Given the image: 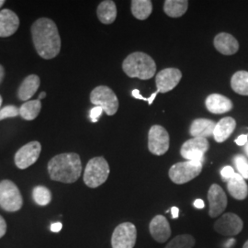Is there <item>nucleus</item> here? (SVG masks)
<instances>
[{"mask_svg":"<svg viewBox=\"0 0 248 248\" xmlns=\"http://www.w3.org/2000/svg\"><path fill=\"white\" fill-rule=\"evenodd\" d=\"M32 42L38 54L46 60L56 57L61 51L58 28L51 18H40L31 28Z\"/></svg>","mask_w":248,"mask_h":248,"instance_id":"1","label":"nucleus"},{"mask_svg":"<svg viewBox=\"0 0 248 248\" xmlns=\"http://www.w3.org/2000/svg\"><path fill=\"white\" fill-rule=\"evenodd\" d=\"M48 173L53 181L65 184L75 183L82 173L79 155L63 153L53 156L48 163Z\"/></svg>","mask_w":248,"mask_h":248,"instance_id":"2","label":"nucleus"},{"mask_svg":"<svg viewBox=\"0 0 248 248\" xmlns=\"http://www.w3.org/2000/svg\"><path fill=\"white\" fill-rule=\"evenodd\" d=\"M123 70L129 78L148 80L155 75L156 64L150 55L142 52H135L124 59Z\"/></svg>","mask_w":248,"mask_h":248,"instance_id":"3","label":"nucleus"},{"mask_svg":"<svg viewBox=\"0 0 248 248\" xmlns=\"http://www.w3.org/2000/svg\"><path fill=\"white\" fill-rule=\"evenodd\" d=\"M109 171V166L104 157H94L87 164L84 172V182L89 187L96 188L106 182Z\"/></svg>","mask_w":248,"mask_h":248,"instance_id":"4","label":"nucleus"},{"mask_svg":"<svg viewBox=\"0 0 248 248\" xmlns=\"http://www.w3.org/2000/svg\"><path fill=\"white\" fill-rule=\"evenodd\" d=\"M23 206V199L17 185L9 179L0 182V207L9 213L19 211Z\"/></svg>","mask_w":248,"mask_h":248,"instance_id":"5","label":"nucleus"},{"mask_svg":"<svg viewBox=\"0 0 248 248\" xmlns=\"http://www.w3.org/2000/svg\"><path fill=\"white\" fill-rule=\"evenodd\" d=\"M202 171V163L198 161H184L173 165L169 171V178L177 185L191 181Z\"/></svg>","mask_w":248,"mask_h":248,"instance_id":"6","label":"nucleus"},{"mask_svg":"<svg viewBox=\"0 0 248 248\" xmlns=\"http://www.w3.org/2000/svg\"><path fill=\"white\" fill-rule=\"evenodd\" d=\"M90 101L101 107L108 116H113L119 109V99L113 90L107 86H98L90 93Z\"/></svg>","mask_w":248,"mask_h":248,"instance_id":"7","label":"nucleus"},{"mask_svg":"<svg viewBox=\"0 0 248 248\" xmlns=\"http://www.w3.org/2000/svg\"><path fill=\"white\" fill-rule=\"evenodd\" d=\"M137 239V230L132 222H124L116 227L111 236L112 248H133Z\"/></svg>","mask_w":248,"mask_h":248,"instance_id":"8","label":"nucleus"},{"mask_svg":"<svg viewBox=\"0 0 248 248\" xmlns=\"http://www.w3.org/2000/svg\"><path fill=\"white\" fill-rule=\"evenodd\" d=\"M169 134L168 131L160 125L151 127L148 133V149L153 155H163L169 149Z\"/></svg>","mask_w":248,"mask_h":248,"instance_id":"9","label":"nucleus"},{"mask_svg":"<svg viewBox=\"0 0 248 248\" xmlns=\"http://www.w3.org/2000/svg\"><path fill=\"white\" fill-rule=\"evenodd\" d=\"M42 152V144L37 141L30 142L18 149L14 161L19 169H26L35 164Z\"/></svg>","mask_w":248,"mask_h":248,"instance_id":"10","label":"nucleus"},{"mask_svg":"<svg viewBox=\"0 0 248 248\" xmlns=\"http://www.w3.org/2000/svg\"><path fill=\"white\" fill-rule=\"evenodd\" d=\"M209 149V142L205 138H191L183 143L180 155L187 161L203 163L204 155Z\"/></svg>","mask_w":248,"mask_h":248,"instance_id":"11","label":"nucleus"},{"mask_svg":"<svg viewBox=\"0 0 248 248\" xmlns=\"http://www.w3.org/2000/svg\"><path fill=\"white\" fill-rule=\"evenodd\" d=\"M244 222L238 215L228 213L223 214L214 223V230L224 236H234L243 230Z\"/></svg>","mask_w":248,"mask_h":248,"instance_id":"12","label":"nucleus"},{"mask_svg":"<svg viewBox=\"0 0 248 248\" xmlns=\"http://www.w3.org/2000/svg\"><path fill=\"white\" fill-rule=\"evenodd\" d=\"M208 201L210 203L209 214L212 218L220 216L227 207V197L221 186L213 184L208 191Z\"/></svg>","mask_w":248,"mask_h":248,"instance_id":"13","label":"nucleus"},{"mask_svg":"<svg viewBox=\"0 0 248 248\" xmlns=\"http://www.w3.org/2000/svg\"><path fill=\"white\" fill-rule=\"evenodd\" d=\"M182 78V73L177 68H166L155 77V85L159 93H168L175 89Z\"/></svg>","mask_w":248,"mask_h":248,"instance_id":"14","label":"nucleus"},{"mask_svg":"<svg viewBox=\"0 0 248 248\" xmlns=\"http://www.w3.org/2000/svg\"><path fill=\"white\" fill-rule=\"evenodd\" d=\"M149 231L153 239L158 243H166L170 238L171 228L169 221L163 215H156L152 219Z\"/></svg>","mask_w":248,"mask_h":248,"instance_id":"15","label":"nucleus"},{"mask_svg":"<svg viewBox=\"0 0 248 248\" xmlns=\"http://www.w3.org/2000/svg\"><path fill=\"white\" fill-rule=\"evenodd\" d=\"M19 27L18 15L10 9L0 11V38H8L13 35Z\"/></svg>","mask_w":248,"mask_h":248,"instance_id":"16","label":"nucleus"},{"mask_svg":"<svg viewBox=\"0 0 248 248\" xmlns=\"http://www.w3.org/2000/svg\"><path fill=\"white\" fill-rule=\"evenodd\" d=\"M213 45L219 53L224 55H232L239 50L238 41L232 34L226 32L217 34L214 38Z\"/></svg>","mask_w":248,"mask_h":248,"instance_id":"17","label":"nucleus"},{"mask_svg":"<svg viewBox=\"0 0 248 248\" xmlns=\"http://www.w3.org/2000/svg\"><path fill=\"white\" fill-rule=\"evenodd\" d=\"M205 105L207 109L213 114H223L232 108L230 98L221 94H212L206 98Z\"/></svg>","mask_w":248,"mask_h":248,"instance_id":"18","label":"nucleus"},{"mask_svg":"<svg viewBox=\"0 0 248 248\" xmlns=\"http://www.w3.org/2000/svg\"><path fill=\"white\" fill-rule=\"evenodd\" d=\"M216 124L208 119H196L189 128V133L193 138H209L213 136Z\"/></svg>","mask_w":248,"mask_h":248,"instance_id":"19","label":"nucleus"},{"mask_svg":"<svg viewBox=\"0 0 248 248\" xmlns=\"http://www.w3.org/2000/svg\"><path fill=\"white\" fill-rule=\"evenodd\" d=\"M41 79L37 75H30L22 81L18 89V98L21 101H29L40 88Z\"/></svg>","mask_w":248,"mask_h":248,"instance_id":"20","label":"nucleus"},{"mask_svg":"<svg viewBox=\"0 0 248 248\" xmlns=\"http://www.w3.org/2000/svg\"><path fill=\"white\" fill-rule=\"evenodd\" d=\"M236 127V122L232 117H225L219 121L214 128L213 137L217 142H223L226 141L233 133Z\"/></svg>","mask_w":248,"mask_h":248,"instance_id":"21","label":"nucleus"},{"mask_svg":"<svg viewBox=\"0 0 248 248\" xmlns=\"http://www.w3.org/2000/svg\"><path fill=\"white\" fill-rule=\"evenodd\" d=\"M227 189L230 195L235 200L243 201L248 198V184L246 182V179L238 173H235L233 177L227 182Z\"/></svg>","mask_w":248,"mask_h":248,"instance_id":"22","label":"nucleus"},{"mask_svg":"<svg viewBox=\"0 0 248 248\" xmlns=\"http://www.w3.org/2000/svg\"><path fill=\"white\" fill-rule=\"evenodd\" d=\"M98 19L103 24H111L117 18V7L114 1L105 0L98 5L97 9Z\"/></svg>","mask_w":248,"mask_h":248,"instance_id":"23","label":"nucleus"},{"mask_svg":"<svg viewBox=\"0 0 248 248\" xmlns=\"http://www.w3.org/2000/svg\"><path fill=\"white\" fill-rule=\"evenodd\" d=\"M188 8L186 0H166L164 4L165 13L171 18H179L183 16Z\"/></svg>","mask_w":248,"mask_h":248,"instance_id":"24","label":"nucleus"},{"mask_svg":"<svg viewBox=\"0 0 248 248\" xmlns=\"http://www.w3.org/2000/svg\"><path fill=\"white\" fill-rule=\"evenodd\" d=\"M42 109V102L39 99L29 100L19 108V115L26 121H33L39 116Z\"/></svg>","mask_w":248,"mask_h":248,"instance_id":"25","label":"nucleus"},{"mask_svg":"<svg viewBox=\"0 0 248 248\" xmlns=\"http://www.w3.org/2000/svg\"><path fill=\"white\" fill-rule=\"evenodd\" d=\"M132 14L139 20H144L150 16L153 11V4L150 0L132 1Z\"/></svg>","mask_w":248,"mask_h":248,"instance_id":"26","label":"nucleus"},{"mask_svg":"<svg viewBox=\"0 0 248 248\" xmlns=\"http://www.w3.org/2000/svg\"><path fill=\"white\" fill-rule=\"evenodd\" d=\"M232 90L242 96H248V72H236L231 79Z\"/></svg>","mask_w":248,"mask_h":248,"instance_id":"27","label":"nucleus"},{"mask_svg":"<svg viewBox=\"0 0 248 248\" xmlns=\"http://www.w3.org/2000/svg\"><path fill=\"white\" fill-rule=\"evenodd\" d=\"M32 198L36 204L46 206L52 202V192L45 186H37L32 190Z\"/></svg>","mask_w":248,"mask_h":248,"instance_id":"28","label":"nucleus"},{"mask_svg":"<svg viewBox=\"0 0 248 248\" xmlns=\"http://www.w3.org/2000/svg\"><path fill=\"white\" fill-rule=\"evenodd\" d=\"M195 238L190 234H180L171 240L166 248H193Z\"/></svg>","mask_w":248,"mask_h":248,"instance_id":"29","label":"nucleus"},{"mask_svg":"<svg viewBox=\"0 0 248 248\" xmlns=\"http://www.w3.org/2000/svg\"><path fill=\"white\" fill-rule=\"evenodd\" d=\"M234 165L238 171V174L244 177L245 179H248V159L243 155H237L234 156Z\"/></svg>","mask_w":248,"mask_h":248,"instance_id":"30","label":"nucleus"},{"mask_svg":"<svg viewBox=\"0 0 248 248\" xmlns=\"http://www.w3.org/2000/svg\"><path fill=\"white\" fill-rule=\"evenodd\" d=\"M19 115V108L15 105H8L0 109V122L8 118H15Z\"/></svg>","mask_w":248,"mask_h":248,"instance_id":"31","label":"nucleus"},{"mask_svg":"<svg viewBox=\"0 0 248 248\" xmlns=\"http://www.w3.org/2000/svg\"><path fill=\"white\" fill-rule=\"evenodd\" d=\"M103 111H104L103 108L99 106H95L93 108H91L90 112H89V118H90L91 122L98 123V118L101 116Z\"/></svg>","mask_w":248,"mask_h":248,"instance_id":"32","label":"nucleus"},{"mask_svg":"<svg viewBox=\"0 0 248 248\" xmlns=\"http://www.w3.org/2000/svg\"><path fill=\"white\" fill-rule=\"evenodd\" d=\"M235 174L233 169L230 166H226L221 170V176H222L223 181L228 182L232 177H233V175Z\"/></svg>","mask_w":248,"mask_h":248,"instance_id":"33","label":"nucleus"},{"mask_svg":"<svg viewBox=\"0 0 248 248\" xmlns=\"http://www.w3.org/2000/svg\"><path fill=\"white\" fill-rule=\"evenodd\" d=\"M7 222L5 219L0 215V238H2L7 232Z\"/></svg>","mask_w":248,"mask_h":248,"instance_id":"34","label":"nucleus"},{"mask_svg":"<svg viewBox=\"0 0 248 248\" xmlns=\"http://www.w3.org/2000/svg\"><path fill=\"white\" fill-rule=\"evenodd\" d=\"M248 135L247 134H242V135H240L239 137L237 138V139H235V143L237 144V145H239V146H244V145H246L247 144V142H248Z\"/></svg>","mask_w":248,"mask_h":248,"instance_id":"35","label":"nucleus"},{"mask_svg":"<svg viewBox=\"0 0 248 248\" xmlns=\"http://www.w3.org/2000/svg\"><path fill=\"white\" fill-rule=\"evenodd\" d=\"M132 95H133V97H134L135 98H138V99H142V100H144V101H149V98H143L142 95L140 94V91L138 90V89H133V91H132Z\"/></svg>","mask_w":248,"mask_h":248,"instance_id":"36","label":"nucleus"},{"mask_svg":"<svg viewBox=\"0 0 248 248\" xmlns=\"http://www.w3.org/2000/svg\"><path fill=\"white\" fill-rule=\"evenodd\" d=\"M62 225L61 222H54L51 226V231L53 232H59L62 230Z\"/></svg>","mask_w":248,"mask_h":248,"instance_id":"37","label":"nucleus"},{"mask_svg":"<svg viewBox=\"0 0 248 248\" xmlns=\"http://www.w3.org/2000/svg\"><path fill=\"white\" fill-rule=\"evenodd\" d=\"M193 205H194V207L197 208V209H203L205 203H204V202L202 200L198 199V200H196L195 202H194Z\"/></svg>","mask_w":248,"mask_h":248,"instance_id":"38","label":"nucleus"},{"mask_svg":"<svg viewBox=\"0 0 248 248\" xmlns=\"http://www.w3.org/2000/svg\"><path fill=\"white\" fill-rule=\"evenodd\" d=\"M171 213H172L173 219H177V218H178V214H179L178 208H177V207H172V208H171Z\"/></svg>","mask_w":248,"mask_h":248,"instance_id":"39","label":"nucleus"},{"mask_svg":"<svg viewBox=\"0 0 248 248\" xmlns=\"http://www.w3.org/2000/svg\"><path fill=\"white\" fill-rule=\"evenodd\" d=\"M4 78H5V69H4L3 65L0 64V85H1L2 81L4 80Z\"/></svg>","mask_w":248,"mask_h":248,"instance_id":"40","label":"nucleus"},{"mask_svg":"<svg viewBox=\"0 0 248 248\" xmlns=\"http://www.w3.org/2000/svg\"><path fill=\"white\" fill-rule=\"evenodd\" d=\"M159 92L156 90L155 93H153L152 95H151L150 98H149V101H148V104L149 105H152V103H153V101L155 99V98H156V96H157V94H158Z\"/></svg>","mask_w":248,"mask_h":248,"instance_id":"41","label":"nucleus"},{"mask_svg":"<svg viewBox=\"0 0 248 248\" xmlns=\"http://www.w3.org/2000/svg\"><path fill=\"white\" fill-rule=\"evenodd\" d=\"M234 243H235V240L232 239L229 240V241H227L226 243H225V245H224V248H230L232 247V245H234Z\"/></svg>","mask_w":248,"mask_h":248,"instance_id":"42","label":"nucleus"},{"mask_svg":"<svg viewBox=\"0 0 248 248\" xmlns=\"http://www.w3.org/2000/svg\"><path fill=\"white\" fill-rule=\"evenodd\" d=\"M45 97H46V92L43 91V92L39 95V98H38V99H39V100H42V99H44Z\"/></svg>","mask_w":248,"mask_h":248,"instance_id":"43","label":"nucleus"},{"mask_svg":"<svg viewBox=\"0 0 248 248\" xmlns=\"http://www.w3.org/2000/svg\"><path fill=\"white\" fill-rule=\"evenodd\" d=\"M245 151H246V154H247V155L248 156V142H247V144L245 145Z\"/></svg>","mask_w":248,"mask_h":248,"instance_id":"44","label":"nucleus"},{"mask_svg":"<svg viewBox=\"0 0 248 248\" xmlns=\"http://www.w3.org/2000/svg\"><path fill=\"white\" fill-rule=\"evenodd\" d=\"M5 4V0H0V8Z\"/></svg>","mask_w":248,"mask_h":248,"instance_id":"45","label":"nucleus"},{"mask_svg":"<svg viewBox=\"0 0 248 248\" xmlns=\"http://www.w3.org/2000/svg\"><path fill=\"white\" fill-rule=\"evenodd\" d=\"M243 248H248V240L246 242V243H245V245H244Z\"/></svg>","mask_w":248,"mask_h":248,"instance_id":"46","label":"nucleus"},{"mask_svg":"<svg viewBox=\"0 0 248 248\" xmlns=\"http://www.w3.org/2000/svg\"><path fill=\"white\" fill-rule=\"evenodd\" d=\"M2 101H3V99H2V97H1V95H0V107L2 105ZM1 109V108H0Z\"/></svg>","mask_w":248,"mask_h":248,"instance_id":"47","label":"nucleus"}]
</instances>
